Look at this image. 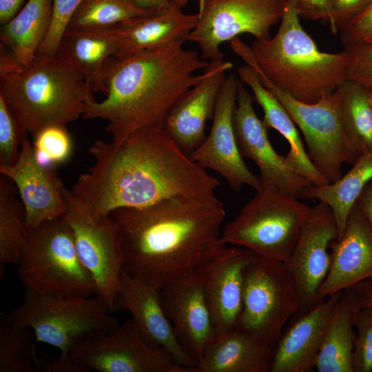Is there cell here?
Wrapping results in <instances>:
<instances>
[{"label": "cell", "mask_w": 372, "mask_h": 372, "mask_svg": "<svg viewBox=\"0 0 372 372\" xmlns=\"http://www.w3.org/2000/svg\"><path fill=\"white\" fill-rule=\"evenodd\" d=\"M345 133L357 158L372 152V105L366 89L346 80L340 87Z\"/></svg>", "instance_id": "cell-32"}, {"label": "cell", "mask_w": 372, "mask_h": 372, "mask_svg": "<svg viewBox=\"0 0 372 372\" xmlns=\"http://www.w3.org/2000/svg\"><path fill=\"white\" fill-rule=\"evenodd\" d=\"M337 238L332 211L326 204L318 202L311 207L297 242L284 263L296 285L300 301L299 311H307L317 304L318 291L331 267L328 249Z\"/></svg>", "instance_id": "cell-17"}, {"label": "cell", "mask_w": 372, "mask_h": 372, "mask_svg": "<svg viewBox=\"0 0 372 372\" xmlns=\"http://www.w3.org/2000/svg\"><path fill=\"white\" fill-rule=\"evenodd\" d=\"M52 0H28L0 30V44L22 65H30L48 32Z\"/></svg>", "instance_id": "cell-28"}, {"label": "cell", "mask_w": 372, "mask_h": 372, "mask_svg": "<svg viewBox=\"0 0 372 372\" xmlns=\"http://www.w3.org/2000/svg\"><path fill=\"white\" fill-rule=\"evenodd\" d=\"M300 18L311 21H331L334 0H296Z\"/></svg>", "instance_id": "cell-42"}, {"label": "cell", "mask_w": 372, "mask_h": 372, "mask_svg": "<svg viewBox=\"0 0 372 372\" xmlns=\"http://www.w3.org/2000/svg\"><path fill=\"white\" fill-rule=\"evenodd\" d=\"M296 0H287L275 35L255 40L254 60L282 91L314 103L336 91L347 80L349 53L321 51L300 23Z\"/></svg>", "instance_id": "cell-5"}, {"label": "cell", "mask_w": 372, "mask_h": 372, "mask_svg": "<svg viewBox=\"0 0 372 372\" xmlns=\"http://www.w3.org/2000/svg\"><path fill=\"white\" fill-rule=\"evenodd\" d=\"M93 165L70 192L95 217L176 197L219 200V180L194 161L164 128L143 127L120 143L96 141Z\"/></svg>", "instance_id": "cell-1"}, {"label": "cell", "mask_w": 372, "mask_h": 372, "mask_svg": "<svg viewBox=\"0 0 372 372\" xmlns=\"http://www.w3.org/2000/svg\"><path fill=\"white\" fill-rule=\"evenodd\" d=\"M300 309L296 283L283 262L258 256L246 268L238 328L273 349Z\"/></svg>", "instance_id": "cell-10"}, {"label": "cell", "mask_w": 372, "mask_h": 372, "mask_svg": "<svg viewBox=\"0 0 372 372\" xmlns=\"http://www.w3.org/2000/svg\"><path fill=\"white\" fill-rule=\"evenodd\" d=\"M70 355L87 372H190L164 349L149 342L132 318L112 333L90 335Z\"/></svg>", "instance_id": "cell-12"}, {"label": "cell", "mask_w": 372, "mask_h": 372, "mask_svg": "<svg viewBox=\"0 0 372 372\" xmlns=\"http://www.w3.org/2000/svg\"><path fill=\"white\" fill-rule=\"evenodd\" d=\"M254 70L302 132L307 155L316 169L329 183L340 178L343 165L353 164L358 159L344 127L340 88L316 103H306L277 87L258 67Z\"/></svg>", "instance_id": "cell-9"}, {"label": "cell", "mask_w": 372, "mask_h": 372, "mask_svg": "<svg viewBox=\"0 0 372 372\" xmlns=\"http://www.w3.org/2000/svg\"><path fill=\"white\" fill-rule=\"evenodd\" d=\"M371 181L372 152H369L359 156L352 168L338 180L322 186H307L299 198L317 200L329 207L337 225L338 239L344 231L351 211Z\"/></svg>", "instance_id": "cell-29"}, {"label": "cell", "mask_w": 372, "mask_h": 372, "mask_svg": "<svg viewBox=\"0 0 372 372\" xmlns=\"http://www.w3.org/2000/svg\"><path fill=\"white\" fill-rule=\"evenodd\" d=\"M0 313V372H37L35 335Z\"/></svg>", "instance_id": "cell-34"}, {"label": "cell", "mask_w": 372, "mask_h": 372, "mask_svg": "<svg viewBox=\"0 0 372 372\" xmlns=\"http://www.w3.org/2000/svg\"><path fill=\"white\" fill-rule=\"evenodd\" d=\"M254 100L240 81L233 117L240 154L258 167L262 186L299 198L302 189L311 183L289 165L285 156L276 152L269 139L267 127L256 113Z\"/></svg>", "instance_id": "cell-16"}, {"label": "cell", "mask_w": 372, "mask_h": 372, "mask_svg": "<svg viewBox=\"0 0 372 372\" xmlns=\"http://www.w3.org/2000/svg\"><path fill=\"white\" fill-rule=\"evenodd\" d=\"M152 13L137 7L130 0H83L68 30L108 28Z\"/></svg>", "instance_id": "cell-33"}, {"label": "cell", "mask_w": 372, "mask_h": 372, "mask_svg": "<svg viewBox=\"0 0 372 372\" xmlns=\"http://www.w3.org/2000/svg\"><path fill=\"white\" fill-rule=\"evenodd\" d=\"M343 48L349 53L347 80L372 88V45L354 43Z\"/></svg>", "instance_id": "cell-39"}, {"label": "cell", "mask_w": 372, "mask_h": 372, "mask_svg": "<svg viewBox=\"0 0 372 372\" xmlns=\"http://www.w3.org/2000/svg\"><path fill=\"white\" fill-rule=\"evenodd\" d=\"M355 310L350 289L342 291L335 303L316 361L317 371L353 372Z\"/></svg>", "instance_id": "cell-30"}, {"label": "cell", "mask_w": 372, "mask_h": 372, "mask_svg": "<svg viewBox=\"0 0 372 372\" xmlns=\"http://www.w3.org/2000/svg\"><path fill=\"white\" fill-rule=\"evenodd\" d=\"M33 138L35 156L45 167L55 168L71 156L73 145L65 126L45 127L33 135Z\"/></svg>", "instance_id": "cell-35"}, {"label": "cell", "mask_w": 372, "mask_h": 372, "mask_svg": "<svg viewBox=\"0 0 372 372\" xmlns=\"http://www.w3.org/2000/svg\"><path fill=\"white\" fill-rule=\"evenodd\" d=\"M287 0H198V21L187 38L202 59L223 60L221 45L241 34L269 38L282 19Z\"/></svg>", "instance_id": "cell-11"}, {"label": "cell", "mask_w": 372, "mask_h": 372, "mask_svg": "<svg viewBox=\"0 0 372 372\" xmlns=\"http://www.w3.org/2000/svg\"><path fill=\"white\" fill-rule=\"evenodd\" d=\"M17 189L7 178H0V276L6 265L20 262L28 232L24 209L16 196Z\"/></svg>", "instance_id": "cell-31"}, {"label": "cell", "mask_w": 372, "mask_h": 372, "mask_svg": "<svg viewBox=\"0 0 372 372\" xmlns=\"http://www.w3.org/2000/svg\"><path fill=\"white\" fill-rule=\"evenodd\" d=\"M128 311L143 337L164 349L180 366L194 372L196 362L184 350L163 308L160 291L123 269L114 311Z\"/></svg>", "instance_id": "cell-22"}, {"label": "cell", "mask_w": 372, "mask_h": 372, "mask_svg": "<svg viewBox=\"0 0 372 372\" xmlns=\"http://www.w3.org/2000/svg\"><path fill=\"white\" fill-rule=\"evenodd\" d=\"M100 295L55 296L25 288L22 304L6 314L17 326L29 328L37 342L56 348L59 358H70L72 349L90 335L112 333L118 320Z\"/></svg>", "instance_id": "cell-6"}, {"label": "cell", "mask_w": 372, "mask_h": 372, "mask_svg": "<svg viewBox=\"0 0 372 372\" xmlns=\"http://www.w3.org/2000/svg\"><path fill=\"white\" fill-rule=\"evenodd\" d=\"M357 204L372 228V181L364 189Z\"/></svg>", "instance_id": "cell-47"}, {"label": "cell", "mask_w": 372, "mask_h": 372, "mask_svg": "<svg viewBox=\"0 0 372 372\" xmlns=\"http://www.w3.org/2000/svg\"><path fill=\"white\" fill-rule=\"evenodd\" d=\"M0 173L14 184L19 193L28 231L65 213L63 183L54 168L37 161L28 136L22 141L17 161L0 165Z\"/></svg>", "instance_id": "cell-19"}, {"label": "cell", "mask_w": 372, "mask_h": 372, "mask_svg": "<svg viewBox=\"0 0 372 372\" xmlns=\"http://www.w3.org/2000/svg\"><path fill=\"white\" fill-rule=\"evenodd\" d=\"M185 42L110 58L103 72L105 97L89 103L82 117L106 121L114 143L141 128H164L174 104L205 75L196 72L209 65Z\"/></svg>", "instance_id": "cell-3"}, {"label": "cell", "mask_w": 372, "mask_h": 372, "mask_svg": "<svg viewBox=\"0 0 372 372\" xmlns=\"http://www.w3.org/2000/svg\"><path fill=\"white\" fill-rule=\"evenodd\" d=\"M0 95L25 136L50 125L66 126L95 101L83 77L56 56L37 55L23 66L1 44Z\"/></svg>", "instance_id": "cell-4"}, {"label": "cell", "mask_w": 372, "mask_h": 372, "mask_svg": "<svg viewBox=\"0 0 372 372\" xmlns=\"http://www.w3.org/2000/svg\"><path fill=\"white\" fill-rule=\"evenodd\" d=\"M137 7L151 12H158L170 8L180 0H130ZM181 3V2H180ZM182 4V3H181Z\"/></svg>", "instance_id": "cell-46"}, {"label": "cell", "mask_w": 372, "mask_h": 372, "mask_svg": "<svg viewBox=\"0 0 372 372\" xmlns=\"http://www.w3.org/2000/svg\"><path fill=\"white\" fill-rule=\"evenodd\" d=\"M25 136L18 122L0 95V165L14 164L19 155L22 141Z\"/></svg>", "instance_id": "cell-38"}, {"label": "cell", "mask_w": 372, "mask_h": 372, "mask_svg": "<svg viewBox=\"0 0 372 372\" xmlns=\"http://www.w3.org/2000/svg\"><path fill=\"white\" fill-rule=\"evenodd\" d=\"M83 1V0H52L50 26L37 55L49 57L56 56L61 39L68 30L74 14Z\"/></svg>", "instance_id": "cell-37"}, {"label": "cell", "mask_w": 372, "mask_h": 372, "mask_svg": "<svg viewBox=\"0 0 372 372\" xmlns=\"http://www.w3.org/2000/svg\"><path fill=\"white\" fill-rule=\"evenodd\" d=\"M311 209L297 197L262 186L223 227L220 243L246 248L259 257L285 263Z\"/></svg>", "instance_id": "cell-7"}, {"label": "cell", "mask_w": 372, "mask_h": 372, "mask_svg": "<svg viewBox=\"0 0 372 372\" xmlns=\"http://www.w3.org/2000/svg\"><path fill=\"white\" fill-rule=\"evenodd\" d=\"M160 298L178 342L197 364L218 335L199 276L194 271L166 286Z\"/></svg>", "instance_id": "cell-18"}, {"label": "cell", "mask_w": 372, "mask_h": 372, "mask_svg": "<svg viewBox=\"0 0 372 372\" xmlns=\"http://www.w3.org/2000/svg\"><path fill=\"white\" fill-rule=\"evenodd\" d=\"M36 370L37 372H87L71 357L59 358L52 360L38 358L36 362Z\"/></svg>", "instance_id": "cell-43"}, {"label": "cell", "mask_w": 372, "mask_h": 372, "mask_svg": "<svg viewBox=\"0 0 372 372\" xmlns=\"http://www.w3.org/2000/svg\"><path fill=\"white\" fill-rule=\"evenodd\" d=\"M118 41L116 25L103 29L67 30L56 56L75 69L93 93L101 92L105 95L104 68L107 61L117 54Z\"/></svg>", "instance_id": "cell-25"}, {"label": "cell", "mask_w": 372, "mask_h": 372, "mask_svg": "<svg viewBox=\"0 0 372 372\" xmlns=\"http://www.w3.org/2000/svg\"><path fill=\"white\" fill-rule=\"evenodd\" d=\"M240 81L237 74L227 75L221 87L209 134L193 152L191 158L210 169L227 182L235 192L248 185L257 191L262 187L260 177L246 165L237 143L233 117Z\"/></svg>", "instance_id": "cell-14"}, {"label": "cell", "mask_w": 372, "mask_h": 372, "mask_svg": "<svg viewBox=\"0 0 372 372\" xmlns=\"http://www.w3.org/2000/svg\"><path fill=\"white\" fill-rule=\"evenodd\" d=\"M338 34L343 45H372V3L342 26Z\"/></svg>", "instance_id": "cell-40"}, {"label": "cell", "mask_w": 372, "mask_h": 372, "mask_svg": "<svg viewBox=\"0 0 372 372\" xmlns=\"http://www.w3.org/2000/svg\"><path fill=\"white\" fill-rule=\"evenodd\" d=\"M236 72L240 81L251 89L255 101L261 107L265 126L278 131L288 142L289 151L285 157L289 165L312 185L329 184L308 156L293 119L278 99L263 85L257 72L247 64L238 67Z\"/></svg>", "instance_id": "cell-26"}, {"label": "cell", "mask_w": 372, "mask_h": 372, "mask_svg": "<svg viewBox=\"0 0 372 372\" xmlns=\"http://www.w3.org/2000/svg\"><path fill=\"white\" fill-rule=\"evenodd\" d=\"M63 216L70 225L79 257L92 276L100 295L114 311L120 287L123 258L114 225L110 216H93L66 188Z\"/></svg>", "instance_id": "cell-13"}, {"label": "cell", "mask_w": 372, "mask_h": 372, "mask_svg": "<svg viewBox=\"0 0 372 372\" xmlns=\"http://www.w3.org/2000/svg\"><path fill=\"white\" fill-rule=\"evenodd\" d=\"M258 257L248 249L219 243L195 269L218 334L238 327L245 269Z\"/></svg>", "instance_id": "cell-15"}, {"label": "cell", "mask_w": 372, "mask_h": 372, "mask_svg": "<svg viewBox=\"0 0 372 372\" xmlns=\"http://www.w3.org/2000/svg\"><path fill=\"white\" fill-rule=\"evenodd\" d=\"M342 292L291 318L273 348L271 372H310L316 369L330 319Z\"/></svg>", "instance_id": "cell-21"}, {"label": "cell", "mask_w": 372, "mask_h": 372, "mask_svg": "<svg viewBox=\"0 0 372 372\" xmlns=\"http://www.w3.org/2000/svg\"><path fill=\"white\" fill-rule=\"evenodd\" d=\"M366 88V87H365ZM368 94V97L371 105H372V88H366Z\"/></svg>", "instance_id": "cell-48"}, {"label": "cell", "mask_w": 372, "mask_h": 372, "mask_svg": "<svg viewBox=\"0 0 372 372\" xmlns=\"http://www.w3.org/2000/svg\"><path fill=\"white\" fill-rule=\"evenodd\" d=\"M190 0H180V2L183 5V6H185L189 1Z\"/></svg>", "instance_id": "cell-49"}, {"label": "cell", "mask_w": 372, "mask_h": 372, "mask_svg": "<svg viewBox=\"0 0 372 372\" xmlns=\"http://www.w3.org/2000/svg\"><path fill=\"white\" fill-rule=\"evenodd\" d=\"M232 68V63L224 59L209 62L205 76L169 112L164 129L185 152L191 153L205 140L206 123L213 118L226 74Z\"/></svg>", "instance_id": "cell-20"}, {"label": "cell", "mask_w": 372, "mask_h": 372, "mask_svg": "<svg viewBox=\"0 0 372 372\" xmlns=\"http://www.w3.org/2000/svg\"><path fill=\"white\" fill-rule=\"evenodd\" d=\"M349 289L356 309L372 307V279L364 280Z\"/></svg>", "instance_id": "cell-44"}, {"label": "cell", "mask_w": 372, "mask_h": 372, "mask_svg": "<svg viewBox=\"0 0 372 372\" xmlns=\"http://www.w3.org/2000/svg\"><path fill=\"white\" fill-rule=\"evenodd\" d=\"M327 276L316 295V303L338 292L372 279V228L356 204L342 236L333 240Z\"/></svg>", "instance_id": "cell-23"}, {"label": "cell", "mask_w": 372, "mask_h": 372, "mask_svg": "<svg viewBox=\"0 0 372 372\" xmlns=\"http://www.w3.org/2000/svg\"><path fill=\"white\" fill-rule=\"evenodd\" d=\"M355 340L353 352V372L372 371V307L356 309Z\"/></svg>", "instance_id": "cell-36"}, {"label": "cell", "mask_w": 372, "mask_h": 372, "mask_svg": "<svg viewBox=\"0 0 372 372\" xmlns=\"http://www.w3.org/2000/svg\"><path fill=\"white\" fill-rule=\"evenodd\" d=\"M17 266V275L25 288L34 291L60 297L98 294L63 216L29 231Z\"/></svg>", "instance_id": "cell-8"}, {"label": "cell", "mask_w": 372, "mask_h": 372, "mask_svg": "<svg viewBox=\"0 0 372 372\" xmlns=\"http://www.w3.org/2000/svg\"><path fill=\"white\" fill-rule=\"evenodd\" d=\"M371 3L372 0H334L333 14L329 23L331 32L338 34L342 26Z\"/></svg>", "instance_id": "cell-41"}, {"label": "cell", "mask_w": 372, "mask_h": 372, "mask_svg": "<svg viewBox=\"0 0 372 372\" xmlns=\"http://www.w3.org/2000/svg\"><path fill=\"white\" fill-rule=\"evenodd\" d=\"M183 8L178 2L167 10L116 25L119 41L115 56L187 41V36L196 25L198 14L185 13Z\"/></svg>", "instance_id": "cell-24"}, {"label": "cell", "mask_w": 372, "mask_h": 372, "mask_svg": "<svg viewBox=\"0 0 372 372\" xmlns=\"http://www.w3.org/2000/svg\"><path fill=\"white\" fill-rule=\"evenodd\" d=\"M28 0H0V23L11 20L23 7Z\"/></svg>", "instance_id": "cell-45"}, {"label": "cell", "mask_w": 372, "mask_h": 372, "mask_svg": "<svg viewBox=\"0 0 372 372\" xmlns=\"http://www.w3.org/2000/svg\"><path fill=\"white\" fill-rule=\"evenodd\" d=\"M273 349L236 327L218 334L194 372H271Z\"/></svg>", "instance_id": "cell-27"}, {"label": "cell", "mask_w": 372, "mask_h": 372, "mask_svg": "<svg viewBox=\"0 0 372 372\" xmlns=\"http://www.w3.org/2000/svg\"><path fill=\"white\" fill-rule=\"evenodd\" d=\"M223 203L185 197L112 211L123 269L159 291L195 271L220 243Z\"/></svg>", "instance_id": "cell-2"}]
</instances>
